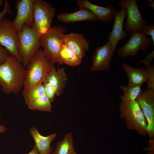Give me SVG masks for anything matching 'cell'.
<instances>
[{
  "label": "cell",
  "instance_id": "28",
  "mask_svg": "<svg viewBox=\"0 0 154 154\" xmlns=\"http://www.w3.org/2000/svg\"><path fill=\"white\" fill-rule=\"evenodd\" d=\"M7 14L11 15H13L11 8L9 2L7 0H5L3 9L0 12V22L4 18V17Z\"/></svg>",
  "mask_w": 154,
  "mask_h": 154
},
{
  "label": "cell",
  "instance_id": "7",
  "mask_svg": "<svg viewBox=\"0 0 154 154\" xmlns=\"http://www.w3.org/2000/svg\"><path fill=\"white\" fill-rule=\"evenodd\" d=\"M0 44L7 50L9 55L22 63L18 50V32L9 19L4 18L0 22Z\"/></svg>",
  "mask_w": 154,
  "mask_h": 154
},
{
  "label": "cell",
  "instance_id": "33",
  "mask_svg": "<svg viewBox=\"0 0 154 154\" xmlns=\"http://www.w3.org/2000/svg\"><path fill=\"white\" fill-rule=\"evenodd\" d=\"M6 130L7 128L4 125H0V133H4Z\"/></svg>",
  "mask_w": 154,
  "mask_h": 154
},
{
  "label": "cell",
  "instance_id": "31",
  "mask_svg": "<svg viewBox=\"0 0 154 154\" xmlns=\"http://www.w3.org/2000/svg\"><path fill=\"white\" fill-rule=\"evenodd\" d=\"M151 139L149 146L145 148L144 150L149 151L148 154H154V138Z\"/></svg>",
  "mask_w": 154,
  "mask_h": 154
},
{
  "label": "cell",
  "instance_id": "15",
  "mask_svg": "<svg viewBox=\"0 0 154 154\" xmlns=\"http://www.w3.org/2000/svg\"><path fill=\"white\" fill-rule=\"evenodd\" d=\"M64 43L82 59L89 48V44L82 33H71L65 35Z\"/></svg>",
  "mask_w": 154,
  "mask_h": 154
},
{
  "label": "cell",
  "instance_id": "32",
  "mask_svg": "<svg viewBox=\"0 0 154 154\" xmlns=\"http://www.w3.org/2000/svg\"><path fill=\"white\" fill-rule=\"evenodd\" d=\"M27 154H39L37 148L34 145L32 150Z\"/></svg>",
  "mask_w": 154,
  "mask_h": 154
},
{
  "label": "cell",
  "instance_id": "21",
  "mask_svg": "<svg viewBox=\"0 0 154 154\" xmlns=\"http://www.w3.org/2000/svg\"><path fill=\"white\" fill-rule=\"evenodd\" d=\"M60 57L63 64L71 66H78L82 62V59L64 43L62 48Z\"/></svg>",
  "mask_w": 154,
  "mask_h": 154
},
{
  "label": "cell",
  "instance_id": "13",
  "mask_svg": "<svg viewBox=\"0 0 154 154\" xmlns=\"http://www.w3.org/2000/svg\"><path fill=\"white\" fill-rule=\"evenodd\" d=\"M114 23L112 29L108 36L109 41L112 45L114 52L116 51L117 44L120 40L125 39L127 36L125 30H123L124 19L127 17L125 9L116 10L113 14Z\"/></svg>",
  "mask_w": 154,
  "mask_h": 154
},
{
  "label": "cell",
  "instance_id": "26",
  "mask_svg": "<svg viewBox=\"0 0 154 154\" xmlns=\"http://www.w3.org/2000/svg\"><path fill=\"white\" fill-rule=\"evenodd\" d=\"M44 87L45 94L51 103L55 100L56 94L50 84L46 80L43 83Z\"/></svg>",
  "mask_w": 154,
  "mask_h": 154
},
{
  "label": "cell",
  "instance_id": "8",
  "mask_svg": "<svg viewBox=\"0 0 154 154\" xmlns=\"http://www.w3.org/2000/svg\"><path fill=\"white\" fill-rule=\"evenodd\" d=\"M117 4L126 10L127 20L123 24L125 31L131 33L144 29L147 25V21L142 18L136 0H121Z\"/></svg>",
  "mask_w": 154,
  "mask_h": 154
},
{
  "label": "cell",
  "instance_id": "25",
  "mask_svg": "<svg viewBox=\"0 0 154 154\" xmlns=\"http://www.w3.org/2000/svg\"><path fill=\"white\" fill-rule=\"evenodd\" d=\"M146 70L147 75L146 90H154V65L147 66Z\"/></svg>",
  "mask_w": 154,
  "mask_h": 154
},
{
  "label": "cell",
  "instance_id": "18",
  "mask_svg": "<svg viewBox=\"0 0 154 154\" xmlns=\"http://www.w3.org/2000/svg\"><path fill=\"white\" fill-rule=\"evenodd\" d=\"M58 20L63 22L74 23L83 21H94L98 20L97 17L88 9L80 8L76 12L68 13L67 12L58 14Z\"/></svg>",
  "mask_w": 154,
  "mask_h": 154
},
{
  "label": "cell",
  "instance_id": "19",
  "mask_svg": "<svg viewBox=\"0 0 154 154\" xmlns=\"http://www.w3.org/2000/svg\"><path fill=\"white\" fill-rule=\"evenodd\" d=\"M122 66L129 78L127 86H141L143 83L146 82L147 75L146 67L135 68L129 66L126 62L123 63Z\"/></svg>",
  "mask_w": 154,
  "mask_h": 154
},
{
  "label": "cell",
  "instance_id": "22",
  "mask_svg": "<svg viewBox=\"0 0 154 154\" xmlns=\"http://www.w3.org/2000/svg\"><path fill=\"white\" fill-rule=\"evenodd\" d=\"M27 105L31 110L44 112H51L52 108L51 103L45 94Z\"/></svg>",
  "mask_w": 154,
  "mask_h": 154
},
{
  "label": "cell",
  "instance_id": "10",
  "mask_svg": "<svg viewBox=\"0 0 154 154\" xmlns=\"http://www.w3.org/2000/svg\"><path fill=\"white\" fill-rule=\"evenodd\" d=\"M147 122V134L151 139L154 137V90H141L136 99Z\"/></svg>",
  "mask_w": 154,
  "mask_h": 154
},
{
  "label": "cell",
  "instance_id": "16",
  "mask_svg": "<svg viewBox=\"0 0 154 154\" xmlns=\"http://www.w3.org/2000/svg\"><path fill=\"white\" fill-rule=\"evenodd\" d=\"M30 133L34 140L35 145L39 154H51L53 149L50 144L57 137V134L53 133L46 136L41 135L34 126L31 127Z\"/></svg>",
  "mask_w": 154,
  "mask_h": 154
},
{
  "label": "cell",
  "instance_id": "3",
  "mask_svg": "<svg viewBox=\"0 0 154 154\" xmlns=\"http://www.w3.org/2000/svg\"><path fill=\"white\" fill-rule=\"evenodd\" d=\"M65 27L54 26L40 38L41 46L45 56L54 63L63 64L60 57V53L64 43Z\"/></svg>",
  "mask_w": 154,
  "mask_h": 154
},
{
  "label": "cell",
  "instance_id": "5",
  "mask_svg": "<svg viewBox=\"0 0 154 154\" xmlns=\"http://www.w3.org/2000/svg\"><path fill=\"white\" fill-rule=\"evenodd\" d=\"M119 109L121 117L129 129L135 130L140 135L147 134V124L143 111L135 100L122 102Z\"/></svg>",
  "mask_w": 154,
  "mask_h": 154
},
{
  "label": "cell",
  "instance_id": "14",
  "mask_svg": "<svg viewBox=\"0 0 154 154\" xmlns=\"http://www.w3.org/2000/svg\"><path fill=\"white\" fill-rule=\"evenodd\" d=\"M76 2L80 9H88L97 17L98 20L105 23L111 22L116 10V7L113 5L101 7L94 4L88 0H76Z\"/></svg>",
  "mask_w": 154,
  "mask_h": 154
},
{
  "label": "cell",
  "instance_id": "2",
  "mask_svg": "<svg viewBox=\"0 0 154 154\" xmlns=\"http://www.w3.org/2000/svg\"><path fill=\"white\" fill-rule=\"evenodd\" d=\"M54 63L45 55L43 49L37 52L25 70V79L21 94L23 96L31 88L43 84L54 66Z\"/></svg>",
  "mask_w": 154,
  "mask_h": 154
},
{
  "label": "cell",
  "instance_id": "4",
  "mask_svg": "<svg viewBox=\"0 0 154 154\" xmlns=\"http://www.w3.org/2000/svg\"><path fill=\"white\" fill-rule=\"evenodd\" d=\"M41 35L34 25L31 27L24 25L18 32V50L25 68L41 47Z\"/></svg>",
  "mask_w": 154,
  "mask_h": 154
},
{
  "label": "cell",
  "instance_id": "24",
  "mask_svg": "<svg viewBox=\"0 0 154 154\" xmlns=\"http://www.w3.org/2000/svg\"><path fill=\"white\" fill-rule=\"evenodd\" d=\"M44 94L43 85L41 84L33 87L23 96L26 104L28 105Z\"/></svg>",
  "mask_w": 154,
  "mask_h": 154
},
{
  "label": "cell",
  "instance_id": "27",
  "mask_svg": "<svg viewBox=\"0 0 154 154\" xmlns=\"http://www.w3.org/2000/svg\"><path fill=\"white\" fill-rule=\"evenodd\" d=\"M144 34L147 37L148 35L151 36L152 39L153 45H154V24L147 25L144 29L142 31Z\"/></svg>",
  "mask_w": 154,
  "mask_h": 154
},
{
  "label": "cell",
  "instance_id": "11",
  "mask_svg": "<svg viewBox=\"0 0 154 154\" xmlns=\"http://www.w3.org/2000/svg\"><path fill=\"white\" fill-rule=\"evenodd\" d=\"M34 2V0L16 1L15 8L17 12L12 23L18 32L24 25L30 27L33 26Z\"/></svg>",
  "mask_w": 154,
  "mask_h": 154
},
{
  "label": "cell",
  "instance_id": "6",
  "mask_svg": "<svg viewBox=\"0 0 154 154\" xmlns=\"http://www.w3.org/2000/svg\"><path fill=\"white\" fill-rule=\"evenodd\" d=\"M56 10L49 3L42 0H34V25L42 35L51 28Z\"/></svg>",
  "mask_w": 154,
  "mask_h": 154
},
{
  "label": "cell",
  "instance_id": "12",
  "mask_svg": "<svg viewBox=\"0 0 154 154\" xmlns=\"http://www.w3.org/2000/svg\"><path fill=\"white\" fill-rule=\"evenodd\" d=\"M114 52L111 44L109 41L102 46L96 48L92 55L91 70L108 71Z\"/></svg>",
  "mask_w": 154,
  "mask_h": 154
},
{
  "label": "cell",
  "instance_id": "37",
  "mask_svg": "<svg viewBox=\"0 0 154 154\" xmlns=\"http://www.w3.org/2000/svg\"><path fill=\"white\" fill-rule=\"evenodd\" d=\"M1 112H0V117H1Z\"/></svg>",
  "mask_w": 154,
  "mask_h": 154
},
{
  "label": "cell",
  "instance_id": "30",
  "mask_svg": "<svg viewBox=\"0 0 154 154\" xmlns=\"http://www.w3.org/2000/svg\"><path fill=\"white\" fill-rule=\"evenodd\" d=\"M9 55L7 50L0 44V65L5 61Z\"/></svg>",
  "mask_w": 154,
  "mask_h": 154
},
{
  "label": "cell",
  "instance_id": "34",
  "mask_svg": "<svg viewBox=\"0 0 154 154\" xmlns=\"http://www.w3.org/2000/svg\"><path fill=\"white\" fill-rule=\"evenodd\" d=\"M149 3L147 5L148 7H151L153 9H154V1L153 0H149Z\"/></svg>",
  "mask_w": 154,
  "mask_h": 154
},
{
  "label": "cell",
  "instance_id": "36",
  "mask_svg": "<svg viewBox=\"0 0 154 154\" xmlns=\"http://www.w3.org/2000/svg\"><path fill=\"white\" fill-rule=\"evenodd\" d=\"M71 154H78L75 151Z\"/></svg>",
  "mask_w": 154,
  "mask_h": 154
},
{
  "label": "cell",
  "instance_id": "35",
  "mask_svg": "<svg viewBox=\"0 0 154 154\" xmlns=\"http://www.w3.org/2000/svg\"><path fill=\"white\" fill-rule=\"evenodd\" d=\"M3 1L2 0H0V7L3 4Z\"/></svg>",
  "mask_w": 154,
  "mask_h": 154
},
{
  "label": "cell",
  "instance_id": "23",
  "mask_svg": "<svg viewBox=\"0 0 154 154\" xmlns=\"http://www.w3.org/2000/svg\"><path fill=\"white\" fill-rule=\"evenodd\" d=\"M120 88L124 93V94L119 97L122 102L135 100L142 90L141 86H129L121 85Z\"/></svg>",
  "mask_w": 154,
  "mask_h": 154
},
{
  "label": "cell",
  "instance_id": "1",
  "mask_svg": "<svg viewBox=\"0 0 154 154\" xmlns=\"http://www.w3.org/2000/svg\"><path fill=\"white\" fill-rule=\"evenodd\" d=\"M25 69L22 63L9 55L5 61L0 65V85L6 94H17L23 88Z\"/></svg>",
  "mask_w": 154,
  "mask_h": 154
},
{
  "label": "cell",
  "instance_id": "9",
  "mask_svg": "<svg viewBox=\"0 0 154 154\" xmlns=\"http://www.w3.org/2000/svg\"><path fill=\"white\" fill-rule=\"evenodd\" d=\"M152 42L151 38L146 36L141 31L131 33L128 41L119 49L118 55L121 58L129 56H135L137 55L140 50L146 54Z\"/></svg>",
  "mask_w": 154,
  "mask_h": 154
},
{
  "label": "cell",
  "instance_id": "20",
  "mask_svg": "<svg viewBox=\"0 0 154 154\" xmlns=\"http://www.w3.org/2000/svg\"><path fill=\"white\" fill-rule=\"evenodd\" d=\"M75 152L73 134L69 132L65 135L61 141L57 143L52 154H71Z\"/></svg>",
  "mask_w": 154,
  "mask_h": 154
},
{
  "label": "cell",
  "instance_id": "38",
  "mask_svg": "<svg viewBox=\"0 0 154 154\" xmlns=\"http://www.w3.org/2000/svg\"><path fill=\"white\" fill-rule=\"evenodd\" d=\"M1 88V86H0V89Z\"/></svg>",
  "mask_w": 154,
  "mask_h": 154
},
{
  "label": "cell",
  "instance_id": "29",
  "mask_svg": "<svg viewBox=\"0 0 154 154\" xmlns=\"http://www.w3.org/2000/svg\"><path fill=\"white\" fill-rule=\"evenodd\" d=\"M146 57L142 60L139 62V63H142L146 66L152 65L153 62V59L154 58V50L149 54L146 53Z\"/></svg>",
  "mask_w": 154,
  "mask_h": 154
},
{
  "label": "cell",
  "instance_id": "17",
  "mask_svg": "<svg viewBox=\"0 0 154 154\" xmlns=\"http://www.w3.org/2000/svg\"><path fill=\"white\" fill-rule=\"evenodd\" d=\"M48 81L53 88L56 95L60 96L63 92L67 80L64 69L62 68L57 70L53 67L46 80Z\"/></svg>",
  "mask_w": 154,
  "mask_h": 154
}]
</instances>
